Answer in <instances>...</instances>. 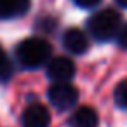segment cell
<instances>
[{
    "instance_id": "cell-12",
    "label": "cell",
    "mask_w": 127,
    "mask_h": 127,
    "mask_svg": "<svg viewBox=\"0 0 127 127\" xmlns=\"http://www.w3.org/2000/svg\"><path fill=\"white\" fill-rule=\"evenodd\" d=\"M73 2L78 5V7H84V9H91V7H96L101 0H73Z\"/></svg>"
},
{
    "instance_id": "cell-4",
    "label": "cell",
    "mask_w": 127,
    "mask_h": 127,
    "mask_svg": "<svg viewBox=\"0 0 127 127\" xmlns=\"http://www.w3.org/2000/svg\"><path fill=\"white\" fill-rule=\"evenodd\" d=\"M47 77L54 82H70L75 77V64L70 58L58 56L49 61Z\"/></svg>"
},
{
    "instance_id": "cell-11",
    "label": "cell",
    "mask_w": 127,
    "mask_h": 127,
    "mask_svg": "<svg viewBox=\"0 0 127 127\" xmlns=\"http://www.w3.org/2000/svg\"><path fill=\"white\" fill-rule=\"evenodd\" d=\"M117 42H118V45L122 49H127V25H124L120 28L118 35H117Z\"/></svg>"
},
{
    "instance_id": "cell-3",
    "label": "cell",
    "mask_w": 127,
    "mask_h": 127,
    "mask_svg": "<svg viewBox=\"0 0 127 127\" xmlns=\"http://www.w3.org/2000/svg\"><path fill=\"white\" fill-rule=\"evenodd\" d=\"M47 96H49V101L52 103V106L58 108L59 111L70 110L78 99V92L70 82H54L49 87Z\"/></svg>"
},
{
    "instance_id": "cell-1",
    "label": "cell",
    "mask_w": 127,
    "mask_h": 127,
    "mask_svg": "<svg viewBox=\"0 0 127 127\" xmlns=\"http://www.w3.org/2000/svg\"><path fill=\"white\" fill-rule=\"evenodd\" d=\"M51 54H52L51 44L44 38H38V37L26 38L16 47L18 63L28 70H37V68L44 66L51 59Z\"/></svg>"
},
{
    "instance_id": "cell-7",
    "label": "cell",
    "mask_w": 127,
    "mask_h": 127,
    "mask_svg": "<svg viewBox=\"0 0 127 127\" xmlns=\"http://www.w3.org/2000/svg\"><path fill=\"white\" fill-rule=\"evenodd\" d=\"M30 0H0V19H16L26 14Z\"/></svg>"
},
{
    "instance_id": "cell-2",
    "label": "cell",
    "mask_w": 127,
    "mask_h": 127,
    "mask_svg": "<svg viewBox=\"0 0 127 127\" xmlns=\"http://www.w3.org/2000/svg\"><path fill=\"white\" fill-rule=\"evenodd\" d=\"M120 14L113 9H103L96 14H92L87 21V30L89 33L99 40V42H108L113 37L118 35L120 32Z\"/></svg>"
},
{
    "instance_id": "cell-5",
    "label": "cell",
    "mask_w": 127,
    "mask_h": 127,
    "mask_svg": "<svg viewBox=\"0 0 127 127\" xmlns=\"http://www.w3.org/2000/svg\"><path fill=\"white\" fill-rule=\"evenodd\" d=\"M23 127H49L51 124V113L49 110L40 103H32L26 106L21 117Z\"/></svg>"
},
{
    "instance_id": "cell-10",
    "label": "cell",
    "mask_w": 127,
    "mask_h": 127,
    "mask_svg": "<svg viewBox=\"0 0 127 127\" xmlns=\"http://www.w3.org/2000/svg\"><path fill=\"white\" fill-rule=\"evenodd\" d=\"M12 73V66H11V61L7 58V54L4 52V49L0 47V80H7Z\"/></svg>"
},
{
    "instance_id": "cell-6",
    "label": "cell",
    "mask_w": 127,
    "mask_h": 127,
    "mask_svg": "<svg viewBox=\"0 0 127 127\" xmlns=\"http://www.w3.org/2000/svg\"><path fill=\"white\" fill-rule=\"evenodd\" d=\"M63 45L71 54H84L89 49V38L80 28H68L63 35Z\"/></svg>"
},
{
    "instance_id": "cell-8",
    "label": "cell",
    "mask_w": 127,
    "mask_h": 127,
    "mask_svg": "<svg viewBox=\"0 0 127 127\" xmlns=\"http://www.w3.org/2000/svg\"><path fill=\"white\" fill-rule=\"evenodd\" d=\"M97 113L91 106H82L70 117V127H97Z\"/></svg>"
},
{
    "instance_id": "cell-13",
    "label": "cell",
    "mask_w": 127,
    "mask_h": 127,
    "mask_svg": "<svg viewBox=\"0 0 127 127\" xmlns=\"http://www.w3.org/2000/svg\"><path fill=\"white\" fill-rule=\"evenodd\" d=\"M117 4H118V5H122V7H125V9H127V0H117Z\"/></svg>"
},
{
    "instance_id": "cell-9",
    "label": "cell",
    "mask_w": 127,
    "mask_h": 127,
    "mask_svg": "<svg viewBox=\"0 0 127 127\" xmlns=\"http://www.w3.org/2000/svg\"><path fill=\"white\" fill-rule=\"evenodd\" d=\"M113 99H115V104H117L118 108H124V110H127V80L120 82V84L115 87Z\"/></svg>"
}]
</instances>
